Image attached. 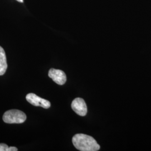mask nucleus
<instances>
[{"label": "nucleus", "mask_w": 151, "mask_h": 151, "mask_svg": "<svg viewBox=\"0 0 151 151\" xmlns=\"http://www.w3.org/2000/svg\"><path fill=\"white\" fill-rule=\"evenodd\" d=\"M72 143L76 148L81 151H97L100 148L96 140L90 135L77 134L72 138Z\"/></svg>", "instance_id": "obj_1"}, {"label": "nucleus", "mask_w": 151, "mask_h": 151, "mask_svg": "<svg viewBox=\"0 0 151 151\" xmlns=\"http://www.w3.org/2000/svg\"><path fill=\"white\" fill-rule=\"evenodd\" d=\"M2 119L6 123L21 124L26 120L27 115L19 110L12 109L6 111L3 115Z\"/></svg>", "instance_id": "obj_2"}, {"label": "nucleus", "mask_w": 151, "mask_h": 151, "mask_svg": "<svg viewBox=\"0 0 151 151\" xmlns=\"http://www.w3.org/2000/svg\"><path fill=\"white\" fill-rule=\"evenodd\" d=\"M27 101L35 106H40L44 109H49L50 107V103L48 100L39 97L33 93H28L26 96Z\"/></svg>", "instance_id": "obj_3"}, {"label": "nucleus", "mask_w": 151, "mask_h": 151, "mask_svg": "<svg viewBox=\"0 0 151 151\" xmlns=\"http://www.w3.org/2000/svg\"><path fill=\"white\" fill-rule=\"evenodd\" d=\"M71 107L76 113L81 116H85L87 112L86 104L82 98H76L71 104Z\"/></svg>", "instance_id": "obj_4"}, {"label": "nucleus", "mask_w": 151, "mask_h": 151, "mask_svg": "<svg viewBox=\"0 0 151 151\" xmlns=\"http://www.w3.org/2000/svg\"><path fill=\"white\" fill-rule=\"evenodd\" d=\"M49 77L59 85H63L67 81V77L63 70L51 68L49 70Z\"/></svg>", "instance_id": "obj_5"}, {"label": "nucleus", "mask_w": 151, "mask_h": 151, "mask_svg": "<svg viewBox=\"0 0 151 151\" xmlns=\"http://www.w3.org/2000/svg\"><path fill=\"white\" fill-rule=\"evenodd\" d=\"M7 68V59L4 49L0 46V76L4 75Z\"/></svg>", "instance_id": "obj_6"}, {"label": "nucleus", "mask_w": 151, "mask_h": 151, "mask_svg": "<svg viewBox=\"0 0 151 151\" xmlns=\"http://www.w3.org/2000/svg\"><path fill=\"white\" fill-rule=\"evenodd\" d=\"M18 149L15 147H9L5 143H0V151H17Z\"/></svg>", "instance_id": "obj_7"}, {"label": "nucleus", "mask_w": 151, "mask_h": 151, "mask_svg": "<svg viewBox=\"0 0 151 151\" xmlns=\"http://www.w3.org/2000/svg\"><path fill=\"white\" fill-rule=\"evenodd\" d=\"M16 1H18V2H21V3H22V2H24L23 0H16Z\"/></svg>", "instance_id": "obj_8"}]
</instances>
